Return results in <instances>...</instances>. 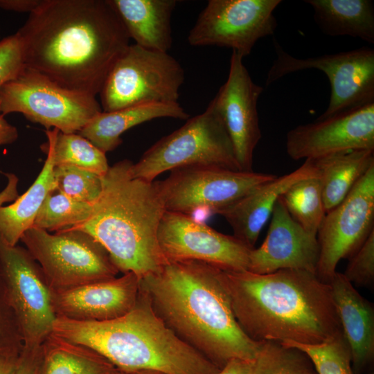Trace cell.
<instances>
[{
  "mask_svg": "<svg viewBox=\"0 0 374 374\" xmlns=\"http://www.w3.org/2000/svg\"><path fill=\"white\" fill-rule=\"evenodd\" d=\"M16 34L26 68L93 96L130 39L109 0H42Z\"/></svg>",
  "mask_w": 374,
  "mask_h": 374,
  "instance_id": "cell-1",
  "label": "cell"
},
{
  "mask_svg": "<svg viewBox=\"0 0 374 374\" xmlns=\"http://www.w3.org/2000/svg\"><path fill=\"white\" fill-rule=\"evenodd\" d=\"M223 272L202 261H168L139 287L165 325L220 369L233 359L255 360L262 344L238 325Z\"/></svg>",
  "mask_w": 374,
  "mask_h": 374,
  "instance_id": "cell-2",
  "label": "cell"
},
{
  "mask_svg": "<svg viewBox=\"0 0 374 374\" xmlns=\"http://www.w3.org/2000/svg\"><path fill=\"white\" fill-rule=\"evenodd\" d=\"M223 279L234 317L254 341L314 345L343 335L330 285L316 274L224 271Z\"/></svg>",
  "mask_w": 374,
  "mask_h": 374,
  "instance_id": "cell-3",
  "label": "cell"
},
{
  "mask_svg": "<svg viewBox=\"0 0 374 374\" xmlns=\"http://www.w3.org/2000/svg\"><path fill=\"white\" fill-rule=\"evenodd\" d=\"M132 162L120 161L101 177L102 190L89 217L71 228L86 232L100 243L123 274L139 278L159 271L168 261L157 240L166 211L157 181L131 176Z\"/></svg>",
  "mask_w": 374,
  "mask_h": 374,
  "instance_id": "cell-4",
  "label": "cell"
},
{
  "mask_svg": "<svg viewBox=\"0 0 374 374\" xmlns=\"http://www.w3.org/2000/svg\"><path fill=\"white\" fill-rule=\"evenodd\" d=\"M52 334L94 350L122 371L217 374L220 370L165 325L140 289L135 305L124 316L104 321L56 318Z\"/></svg>",
  "mask_w": 374,
  "mask_h": 374,
  "instance_id": "cell-5",
  "label": "cell"
},
{
  "mask_svg": "<svg viewBox=\"0 0 374 374\" xmlns=\"http://www.w3.org/2000/svg\"><path fill=\"white\" fill-rule=\"evenodd\" d=\"M192 166L240 170L233 143L213 100L204 112L188 118L183 126L148 148L130 173L133 178L154 181L161 173Z\"/></svg>",
  "mask_w": 374,
  "mask_h": 374,
  "instance_id": "cell-6",
  "label": "cell"
},
{
  "mask_svg": "<svg viewBox=\"0 0 374 374\" xmlns=\"http://www.w3.org/2000/svg\"><path fill=\"white\" fill-rule=\"evenodd\" d=\"M20 240L39 265L51 291L112 279L119 273L104 247L80 230L52 234L32 226Z\"/></svg>",
  "mask_w": 374,
  "mask_h": 374,
  "instance_id": "cell-7",
  "label": "cell"
},
{
  "mask_svg": "<svg viewBox=\"0 0 374 374\" xmlns=\"http://www.w3.org/2000/svg\"><path fill=\"white\" fill-rule=\"evenodd\" d=\"M185 79L180 63L167 52L130 44L100 92L103 112L143 104L177 103Z\"/></svg>",
  "mask_w": 374,
  "mask_h": 374,
  "instance_id": "cell-8",
  "label": "cell"
},
{
  "mask_svg": "<svg viewBox=\"0 0 374 374\" xmlns=\"http://www.w3.org/2000/svg\"><path fill=\"white\" fill-rule=\"evenodd\" d=\"M100 112L96 96L64 88L26 67L0 89L3 116L20 113L46 130L79 132Z\"/></svg>",
  "mask_w": 374,
  "mask_h": 374,
  "instance_id": "cell-9",
  "label": "cell"
},
{
  "mask_svg": "<svg viewBox=\"0 0 374 374\" xmlns=\"http://www.w3.org/2000/svg\"><path fill=\"white\" fill-rule=\"evenodd\" d=\"M277 175L217 167L192 166L175 169L157 181L166 211L199 220L222 210Z\"/></svg>",
  "mask_w": 374,
  "mask_h": 374,
  "instance_id": "cell-10",
  "label": "cell"
},
{
  "mask_svg": "<svg viewBox=\"0 0 374 374\" xmlns=\"http://www.w3.org/2000/svg\"><path fill=\"white\" fill-rule=\"evenodd\" d=\"M276 59L267 72L269 86L292 73L305 69L323 71L330 83L331 94L322 120L374 102V49L362 47L349 51L307 58L295 57L274 39Z\"/></svg>",
  "mask_w": 374,
  "mask_h": 374,
  "instance_id": "cell-11",
  "label": "cell"
},
{
  "mask_svg": "<svg viewBox=\"0 0 374 374\" xmlns=\"http://www.w3.org/2000/svg\"><path fill=\"white\" fill-rule=\"evenodd\" d=\"M0 273L23 346H41L52 333L56 316L39 265L25 247L0 239Z\"/></svg>",
  "mask_w": 374,
  "mask_h": 374,
  "instance_id": "cell-12",
  "label": "cell"
},
{
  "mask_svg": "<svg viewBox=\"0 0 374 374\" xmlns=\"http://www.w3.org/2000/svg\"><path fill=\"white\" fill-rule=\"evenodd\" d=\"M280 0H209L189 31L193 46L229 48L242 57L277 26L274 12Z\"/></svg>",
  "mask_w": 374,
  "mask_h": 374,
  "instance_id": "cell-13",
  "label": "cell"
},
{
  "mask_svg": "<svg viewBox=\"0 0 374 374\" xmlns=\"http://www.w3.org/2000/svg\"><path fill=\"white\" fill-rule=\"evenodd\" d=\"M374 230V165L346 197L326 213L317 233V276L329 283L338 262L351 257Z\"/></svg>",
  "mask_w": 374,
  "mask_h": 374,
  "instance_id": "cell-14",
  "label": "cell"
},
{
  "mask_svg": "<svg viewBox=\"0 0 374 374\" xmlns=\"http://www.w3.org/2000/svg\"><path fill=\"white\" fill-rule=\"evenodd\" d=\"M157 240L167 261L198 260L224 271H248L251 248L189 215L166 211Z\"/></svg>",
  "mask_w": 374,
  "mask_h": 374,
  "instance_id": "cell-15",
  "label": "cell"
},
{
  "mask_svg": "<svg viewBox=\"0 0 374 374\" xmlns=\"http://www.w3.org/2000/svg\"><path fill=\"white\" fill-rule=\"evenodd\" d=\"M285 146L287 155L295 161L351 150H374V102L299 125L287 133Z\"/></svg>",
  "mask_w": 374,
  "mask_h": 374,
  "instance_id": "cell-16",
  "label": "cell"
},
{
  "mask_svg": "<svg viewBox=\"0 0 374 374\" xmlns=\"http://www.w3.org/2000/svg\"><path fill=\"white\" fill-rule=\"evenodd\" d=\"M243 58L232 51L228 78L212 100L231 140L240 170L253 171V152L262 136L257 103L263 88L253 81Z\"/></svg>",
  "mask_w": 374,
  "mask_h": 374,
  "instance_id": "cell-17",
  "label": "cell"
},
{
  "mask_svg": "<svg viewBox=\"0 0 374 374\" xmlns=\"http://www.w3.org/2000/svg\"><path fill=\"white\" fill-rule=\"evenodd\" d=\"M319 253L317 236L307 232L292 217L279 197L262 244L250 251L248 271L265 274L292 269L317 274Z\"/></svg>",
  "mask_w": 374,
  "mask_h": 374,
  "instance_id": "cell-18",
  "label": "cell"
},
{
  "mask_svg": "<svg viewBox=\"0 0 374 374\" xmlns=\"http://www.w3.org/2000/svg\"><path fill=\"white\" fill-rule=\"evenodd\" d=\"M140 278L133 272L70 289L51 291L56 318L104 321L128 313L138 299Z\"/></svg>",
  "mask_w": 374,
  "mask_h": 374,
  "instance_id": "cell-19",
  "label": "cell"
},
{
  "mask_svg": "<svg viewBox=\"0 0 374 374\" xmlns=\"http://www.w3.org/2000/svg\"><path fill=\"white\" fill-rule=\"evenodd\" d=\"M316 176L319 171L313 160H305L295 170L261 185L218 215L229 224L233 236L253 249L280 195L296 182Z\"/></svg>",
  "mask_w": 374,
  "mask_h": 374,
  "instance_id": "cell-20",
  "label": "cell"
},
{
  "mask_svg": "<svg viewBox=\"0 0 374 374\" xmlns=\"http://www.w3.org/2000/svg\"><path fill=\"white\" fill-rule=\"evenodd\" d=\"M343 335L350 348L357 374L374 357V308L343 274H335L329 283Z\"/></svg>",
  "mask_w": 374,
  "mask_h": 374,
  "instance_id": "cell-21",
  "label": "cell"
},
{
  "mask_svg": "<svg viewBox=\"0 0 374 374\" xmlns=\"http://www.w3.org/2000/svg\"><path fill=\"white\" fill-rule=\"evenodd\" d=\"M130 38L147 49L167 52L172 44L171 19L176 0H109Z\"/></svg>",
  "mask_w": 374,
  "mask_h": 374,
  "instance_id": "cell-22",
  "label": "cell"
},
{
  "mask_svg": "<svg viewBox=\"0 0 374 374\" xmlns=\"http://www.w3.org/2000/svg\"><path fill=\"white\" fill-rule=\"evenodd\" d=\"M164 117L187 120L189 115L179 103L134 105L112 112H100L78 134L106 153L122 143L121 135L131 127Z\"/></svg>",
  "mask_w": 374,
  "mask_h": 374,
  "instance_id": "cell-23",
  "label": "cell"
},
{
  "mask_svg": "<svg viewBox=\"0 0 374 374\" xmlns=\"http://www.w3.org/2000/svg\"><path fill=\"white\" fill-rule=\"evenodd\" d=\"M58 132L55 128L46 131V159L33 184L12 204L0 206V239L9 245H17L24 233L33 226L46 197L55 189L54 143Z\"/></svg>",
  "mask_w": 374,
  "mask_h": 374,
  "instance_id": "cell-24",
  "label": "cell"
},
{
  "mask_svg": "<svg viewBox=\"0 0 374 374\" xmlns=\"http://www.w3.org/2000/svg\"><path fill=\"white\" fill-rule=\"evenodd\" d=\"M320 30L332 37L350 36L374 43V6L371 0H305Z\"/></svg>",
  "mask_w": 374,
  "mask_h": 374,
  "instance_id": "cell-25",
  "label": "cell"
},
{
  "mask_svg": "<svg viewBox=\"0 0 374 374\" xmlns=\"http://www.w3.org/2000/svg\"><path fill=\"white\" fill-rule=\"evenodd\" d=\"M373 152L351 150L313 160L319 171L326 213L341 203L374 165Z\"/></svg>",
  "mask_w": 374,
  "mask_h": 374,
  "instance_id": "cell-26",
  "label": "cell"
},
{
  "mask_svg": "<svg viewBox=\"0 0 374 374\" xmlns=\"http://www.w3.org/2000/svg\"><path fill=\"white\" fill-rule=\"evenodd\" d=\"M119 370L94 350L51 334L41 346L37 374H118Z\"/></svg>",
  "mask_w": 374,
  "mask_h": 374,
  "instance_id": "cell-27",
  "label": "cell"
},
{
  "mask_svg": "<svg viewBox=\"0 0 374 374\" xmlns=\"http://www.w3.org/2000/svg\"><path fill=\"white\" fill-rule=\"evenodd\" d=\"M280 198L292 217L307 232L317 236L326 215L319 176L296 182Z\"/></svg>",
  "mask_w": 374,
  "mask_h": 374,
  "instance_id": "cell-28",
  "label": "cell"
},
{
  "mask_svg": "<svg viewBox=\"0 0 374 374\" xmlns=\"http://www.w3.org/2000/svg\"><path fill=\"white\" fill-rule=\"evenodd\" d=\"M251 374H317L303 350L278 341L262 342Z\"/></svg>",
  "mask_w": 374,
  "mask_h": 374,
  "instance_id": "cell-29",
  "label": "cell"
},
{
  "mask_svg": "<svg viewBox=\"0 0 374 374\" xmlns=\"http://www.w3.org/2000/svg\"><path fill=\"white\" fill-rule=\"evenodd\" d=\"M54 163L71 166L103 177L107 172L105 153L78 133L58 132L54 143Z\"/></svg>",
  "mask_w": 374,
  "mask_h": 374,
  "instance_id": "cell-30",
  "label": "cell"
},
{
  "mask_svg": "<svg viewBox=\"0 0 374 374\" xmlns=\"http://www.w3.org/2000/svg\"><path fill=\"white\" fill-rule=\"evenodd\" d=\"M91 208L92 203L73 199L55 190L46 197L33 226L48 232L71 228L85 221Z\"/></svg>",
  "mask_w": 374,
  "mask_h": 374,
  "instance_id": "cell-31",
  "label": "cell"
},
{
  "mask_svg": "<svg viewBox=\"0 0 374 374\" xmlns=\"http://www.w3.org/2000/svg\"><path fill=\"white\" fill-rule=\"evenodd\" d=\"M280 343L305 352L311 359L317 374H357L353 368L350 348L344 335L319 344Z\"/></svg>",
  "mask_w": 374,
  "mask_h": 374,
  "instance_id": "cell-32",
  "label": "cell"
},
{
  "mask_svg": "<svg viewBox=\"0 0 374 374\" xmlns=\"http://www.w3.org/2000/svg\"><path fill=\"white\" fill-rule=\"evenodd\" d=\"M55 190L78 201L93 203L102 190L99 175L71 166H57L53 168Z\"/></svg>",
  "mask_w": 374,
  "mask_h": 374,
  "instance_id": "cell-33",
  "label": "cell"
},
{
  "mask_svg": "<svg viewBox=\"0 0 374 374\" xmlns=\"http://www.w3.org/2000/svg\"><path fill=\"white\" fill-rule=\"evenodd\" d=\"M344 276L353 285H371L374 280V230L350 257Z\"/></svg>",
  "mask_w": 374,
  "mask_h": 374,
  "instance_id": "cell-34",
  "label": "cell"
},
{
  "mask_svg": "<svg viewBox=\"0 0 374 374\" xmlns=\"http://www.w3.org/2000/svg\"><path fill=\"white\" fill-rule=\"evenodd\" d=\"M23 342L0 273V355L20 354Z\"/></svg>",
  "mask_w": 374,
  "mask_h": 374,
  "instance_id": "cell-35",
  "label": "cell"
},
{
  "mask_svg": "<svg viewBox=\"0 0 374 374\" xmlns=\"http://www.w3.org/2000/svg\"><path fill=\"white\" fill-rule=\"evenodd\" d=\"M22 45L15 33L0 41V89L25 69Z\"/></svg>",
  "mask_w": 374,
  "mask_h": 374,
  "instance_id": "cell-36",
  "label": "cell"
},
{
  "mask_svg": "<svg viewBox=\"0 0 374 374\" xmlns=\"http://www.w3.org/2000/svg\"><path fill=\"white\" fill-rule=\"evenodd\" d=\"M41 346L37 348L23 346L12 374H37L40 359Z\"/></svg>",
  "mask_w": 374,
  "mask_h": 374,
  "instance_id": "cell-37",
  "label": "cell"
},
{
  "mask_svg": "<svg viewBox=\"0 0 374 374\" xmlns=\"http://www.w3.org/2000/svg\"><path fill=\"white\" fill-rule=\"evenodd\" d=\"M42 0H0V8L19 12H32Z\"/></svg>",
  "mask_w": 374,
  "mask_h": 374,
  "instance_id": "cell-38",
  "label": "cell"
},
{
  "mask_svg": "<svg viewBox=\"0 0 374 374\" xmlns=\"http://www.w3.org/2000/svg\"><path fill=\"white\" fill-rule=\"evenodd\" d=\"M254 360L233 359L217 374H251Z\"/></svg>",
  "mask_w": 374,
  "mask_h": 374,
  "instance_id": "cell-39",
  "label": "cell"
},
{
  "mask_svg": "<svg viewBox=\"0 0 374 374\" xmlns=\"http://www.w3.org/2000/svg\"><path fill=\"white\" fill-rule=\"evenodd\" d=\"M7 178V184L0 192V206L3 204L14 202L18 197V177L13 173H3Z\"/></svg>",
  "mask_w": 374,
  "mask_h": 374,
  "instance_id": "cell-40",
  "label": "cell"
},
{
  "mask_svg": "<svg viewBox=\"0 0 374 374\" xmlns=\"http://www.w3.org/2000/svg\"><path fill=\"white\" fill-rule=\"evenodd\" d=\"M18 136L17 127L8 123L0 112V146L14 143Z\"/></svg>",
  "mask_w": 374,
  "mask_h": 374,
  "instance_id": "cell-41",
  "label": "cell"
},
{
  "mask_svg": "<svg viewBox=\"0 0 374 374\" xmlns=\"http://www.w3.org/2000/svg\"><path fill=\"white\" fill-rule=\"evenodd\" d=\"M19 355L1 354L0 374H12L15 368Z\"/></svg>",
  "mask_w": 374,
  "mask_h": 374,
  "instance_id": "cell-42",
  "label": "cell"
},
{
  "mask_svg": "<svg viewBox=\"0 0 374 374\" xmlns=\"http://www.w3.org/2000/svg\"><path fill=\"white\" fill-rule=\"evenodd\" d=\"M118 374H167L166 373L154 370H138L132 371H122L119 370Z\"/></svg>",
  "mask_w": 374,
  "mask_h": 374,
  "instance_id": "cell-43",
  "label": "cell"
},
{
  "mask_svg": "<svg viewBox=\"0 0 374 374\" xmlns=\"http://www.w3.org/2000/svg\"><path fill=\"white\" fill-rule=\"evenodd\" d=\"M369 374H373V373H370Z\"/></svg>",
  "mask_w": 374,
  "mask_h": 374,
  "instance_id": "cell-44",
  "label": "cell"
},
{
  "mask_svg": "<svg viewBox=\"0 0 374 374\" xmlns=\"http://www.w3.org/2000/svg\"><path fill=\"white\" fill-rule=\"evenodd\" d=\"M1 41V40H0Z\"/></svg>",
  "mask_w": 374,
  "mask_h": 374,
  "instance_id": "cell-45",
  "label": "cell"
}]
</instances>
